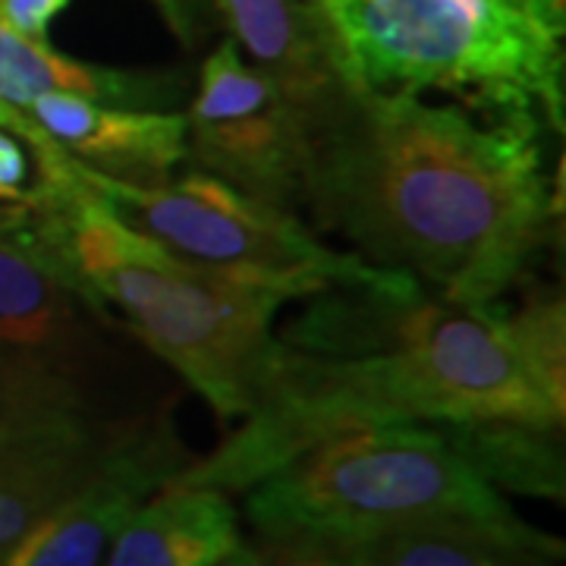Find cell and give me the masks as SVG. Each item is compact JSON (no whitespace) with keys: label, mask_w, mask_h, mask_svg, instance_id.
Returning <instances> with one entry per match:
<instances>
[{"label":"cell","mask_w":566,"mask_h":566,"mask_svg":"<svg viewBox=\"0 0 566 566\" xmlns=\"http://www.w3.org/2000/svg\"><path fill=\"white\" fill-rule=\"evenodd\" d=\"M315 3H318V7H322V3H324V0H315Z\"/></svg>","instance_id":"obj_21"},{"label":"cell","mask_w":566,"mask_h":566,"mask_svg":"<svg viewBox=\"0 0 566 566\" xmlns=\"http://www.w3.org/2000/svg\"><path fill=\"white\" fill-rule=\"evenodd\" d=\"M158 3H164V7H170V3H177V0H158Z\"/></svg>","instance_id":"obj_20"},{"label":"cell","mask_w":566,"mask_h":566,"mask_svg":"<svg viewBox=\"0 0 566 566\" xmlns=\"http://www.w3.org/2000/svg\"><path fill=\"white\" fill-rule=\"evenodd\" d=\"M506 334L551 406L566 416V308L560 290H532L526 303L504 315Z\"/></svg>","instance_id":"obj_16"},{"label":"cell","mask_w":566,"mask_h":566,"mask_svg":"<svg viewBox=\"0 0 566 566\" xmlns=\"http://www.w3.org/2000/svg\"><path fill=\"white\" fill-rule=\"evenodd\" d=\"M70 7V0H0V25L22 39L48 44V29Z\"/></svg>","instance_id":"obj_19"},{"label":"cell","mask_w":566,"mask_h":566,"mask_svg":"<svg viewBox=\"0 0 566 566\" xmlns=\"http://www.w3.org/2000/svg\"><path fill=\"white\" fill-rule=\"evenodd\" d=\"M29 120L82 167L107 180L155 189L186 161V117L133 111L51 92L29 104Z\"/></svg>","instance_id":"obj_10"},{"label":"cell","mask_w":566,"mask_h":566,"mask_svg":"<svg viewBox=\"0 0 566 566\" xmlns=\"http://www.w3.org/2000/svg\"><path fill=\"white\" fill-rule=\"evenodd\" d=\"M214 7L237 48L281 85L315 139L356 88L322 7L315 0H214Z\"/></svg>","instance_id":"obj_9"},{"label":"cell","mask_w":566,"mask_h":566,"mask_svg":"<svg viewBox=\"0 0 566 566\" xmlns=\"http://www.w3.org/2000/svg\"><path fill=\"white\" fill-rule=\"evenodd\" d=\"M240 542L223 491L164 485L126 520L104 566H221Z\"/></svg>","instance_id":"obj_12"},{"label":"cell","mask_w":566,"mask_h":566,"mask_svg":"<svg viewBox=\"0 0 566 566\" xmlns=\"http://www.w3.org/2000/svg\"><path fill=\"white\" fill-rule=\"evenodd\" d=\"M189 463L192 457L167 416L123 428L98 469L54 506L0 566H102L126 520Z\"/></svg>","instance_id":"obj_7"},{"label":"cell","mask_w":566,"mask_h":566,"mask_svg":"<svg viewBox=\"0 0 566 566\" xmlns=\"http://www.w3.org/2000/svg\"><path fill=\"white\" fill-rule=\"evenodd\" d=\"M262 535L363 542L431 523L523 528L501 491L465 463L438 424H375L337 434L249 488Z\"/></svg>","instance_id":"obj_4"},{"label":"cell","mask_w":566,"mask_h":566,"mask_svg":"<svg viewBox=\"0 0 566 566\" xmlns=\"http://www.w3.org/2000/svg\"><path fill=\"white\" fill-rule=\"evenodd\" d=\"M80 296L22 233L0 230V346L80 371L85 324Z\"/></svg>","instance_id":"obj_11"},{"label":"cell","mask_w":566,"mask_h":566,"mask_svg":"<svg viewBox=\"0 0 566 566\" xmlns=\"http://www.w3.org/2000/svg\"><path fill=\"white\" fill-rule=\"evenodd\" d=\"M120 431L85 406L0 424V560L98 469Z\"/></svg>","instance_id":"obj_8"},{"label":"cell","mask_w":566,"mask_h":566,"mask_svg":"<svg viewBox=\"0 0 566 566\" xmlns=\"http://www.w3.org/2000/svg\"><path fill=\"white\" fill-rule=\"evenodd\" d=\"M48 252L82 305H117L218 419L252 412L281 349L274 318L296 300L290 290L186 262L117 221L85 182Z\"/></svg>","instance_id":"obj_2"},{"label":"cell","mask_w":566,"mask_h":566,"mask_svg":"<svg viewBox=\"0 0 566 566\" xmlns=\"http://www.w3.org/2000/svg\"><path fill=\"white\" fill-rule=\"evenodd\" d=\"M538 126L353 88L312 139L303 208L363 262L457 305H497L554 214Z\"/></svg>","instance_id":"obj_1"},{"label":"cell","mask_w":566,"mask_h":566,"mask_svg":"<svg viewBox=\"0 0 566 566\" xmlns=\"http://www.w3.org/2000/svg\"><path fill=\"white\" fill-rule=\"evenodd\" d=\"M76 167L85 189L129 230L186 262L283 286L296 300L331 286H385L403 274L324 245L296 214L259 202L202 170L142 189L107 180L80 161Z\"/></svg>","instance_id":"obj_5"},{"label":"cell","mask_w":566,"mask_h":566,"mask_svg":"<svg viewBox=\"0 0 566 566\" xmlns=\"http://www.w3.org/2000/svg\"><path fill=\"white\" fill-rule=\"evenodd\" d=\"M186 161L259 202L296 214L312 164V129L281 85L227 39L205 61L186 114Z\"/></svg>","instance_id":"obj_6"},{"label":"cell","mask_w":566,"mask_h":566,"mask_svg":"<svg viewBox=\"0 0 566 566\" xmlns=\"http://www.w3.org/2000/svg\"><path fill=\"white\" fill-rule=\"evenodd\" d=\"M51 92H66L88 102L120 104V107L161 98V88L155 80L107 70V66H88L0 25V104L25 114L29 104Z\"/></svg>","instance_id":"obj_14"},{"label":"cell","mask_w":566,"mask_h":566,"mask_svg":"<svg viewBox=\"0 0 566 566\" xmlns=\"http://www.w3.org/2000/svg\"><path fill=\"white\" fill-rule=\"evenodd\" d=\"M349 545V566H560L564 542L538 528L431 523Z\"/></svg>","instance_id":"obj_13"},{"label":"cell","mask_w":566,"mask_h":566,"mask_svg":"<svg viewBox=\"0 0 566 566\" xmlns=\"http://www.w3.org/2000/svg\"><path fill=\"white\" fill-rule=\"evenodd\" d=\"M438 428L488 485L564 501L560 428L523 422H444Z\"/></svg>","instance_id":"obj_15"},{"label":"cell","mask_w":566,"mask_h":566,"mask_svg":"<svg viewBox=\"0 0 566 566\" xmlns=\"http://www.w3.org/2000/svg\"><path fill=\"white\" fill-rule=\"evenodd\" d=\"M82 403L80 371L0 346V424Z\"/></svg>","instance_id":"obj_17"},{"label":"cell","mask_w":566,"mask_h":566,"mask_svg":"<svg viewBox=\"0 0 566 566\" xmlns=\"http://www.w3.org/2000/svg\"><path fill=\"white\" fill-rule=\"evenodd\" d=\"M356 88L460 98L564 133L566 0H324Z\"/></svg>","instance_id":"obj_3"},{"label":"cell","mask_w":566,"mask_h":566,"mask_svg":"<svg viewBox=\"0 0 566 566\" xmlns=\"http://www.w3.org/2000/svg\"><path fill=\"white\" fill-rule=\"evenodd\" d=\"M221 566H349V545L315 535H262L243 545Z\"/></svg>","instance_id":"obj_18"}]
</instances>
